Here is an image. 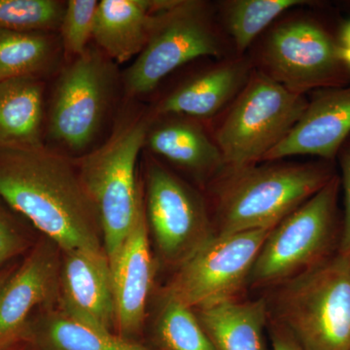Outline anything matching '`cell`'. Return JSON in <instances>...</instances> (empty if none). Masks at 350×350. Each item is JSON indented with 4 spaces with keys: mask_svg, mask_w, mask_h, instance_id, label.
Listing matches in <instances>:
<instances>
[{
    "mask_svg": "<svg viewBox=\"0 0 350 350\" xmlns=\"http://www.w3.org/2000/svg\"><path fill=\"white\" fill-rule=\"evenodd\" d=\"M64 253L59 275L64 314L98 330L111 332L116 312L107 255L83 250Z\"/></svg>",
    "mask_w": 350,
    "mask_h": 350,
    "instance_id": "4fadbf2b",
    "label": "cell"
},
{
    "mask_svg": "<svg viewBox=\"0 0 350 350\" xmlns=\"http://www.w3.org/2000/svg\"><path fill=\"white\" fill-rule=\"evenodd\" d=\"M155 118L152 112L124 120L105 144L78 165L83 187L98 214L110 265L130 234L144 200L137 163Z\"/></svg>",
    "mask_w": 350,
    "mask_h": 350,
    "instance_id": "277c9868",
    "label": "cell"
},
{
    "mask_svg": "<svg viewBox=\"0 0 350 350\" xmlns=\"http://www.w3.org/2000/svg\"><path fill=\"white\" fill-rule=\"evenodd\" d=\"M100 1L69 0L66 2L61 27V42L64 52L77 57L84 54L93 38L94 22Z\"/></svg>",
    "mask_w": 350,
    "mask_h": 350,
    "instance_id": "484cf974",
    "label": "cell"
},
{
    "mask_svg": "<svg viewBox=\"0 0 350 350\" xmlns=\"http://www.w3.org/2000/svg\"><path fill=\"white\" fill-rule=\"evenodd\" d=\"M269 319L304 350H349L350 262L332 255L300 275L267 289Z\"/></svg>",
    "mask_w": 350,
    "mask_h": 350,
    "instance_id": "3957f363",
    "label": "cell"
},
{
    "mask_svg": "<svg viewBox=\"0 0 350 350\" xmlns=\"http://www.w3.org/2000/svg\"><path fill=\"white\" fill-rule=\"evenodd\" d=\"M174 0H103L98 3L93 38L112 62L130 61L144 49L159 14Z\"/></svg>",
    "mask_w": 350,
    "mask_h": 350,
    "instance_id": "2e32d148",
    "label": "cell"
},
{
    "mask_svg": "<svg viewBox=\"0 0 350 350\" xmlns=\"http://www.w3.org/2000/svg\"><path fill=\"white\" fill-rule=\"evenodd\" d=\"M222 48L206 4L174 0L159 14L148 42L124 76L129 96L150 93L175 69L200 57H219Z\"/></svg>",
    "mask_w": 350,
    "mask_h": 350,
    "instance_id": "52a82bcc",
    "label": "cell"
},
{
    "mask_svg": "<svg viewBox=\"0 0 350 350\" xmlns=\"http://www.w3.org/2000/svg\"><path fill=\"white\" fill-rule=\"evenodd\" d=\"M42 338L49 350H149L111 332L80 323L63 312L50 317L44 327Z\"/></svg>",
    "mask_w": 350,
    "mask_h": 350,
    "instance_id": "603a6c76",
    "label": "cell"
},
{
    "mask_svg": "<svg viewBox=\"0 0 350 350\" xmlns=\"http://www.w3.org/2000/svg\"><path fill=\"white\" fill-rule=\"evenodd\" d=\"M110 268L116 325L122 334L130 335L144 325L154 278L144 199L133 229Z\"/></svg>",
    "mask_w": 350,
    "mask_h": 350,
    "instance_id": "5bb4252c",
    "label": "cell"
},
{
    "mask_svg": "<svg viewBox=\"0 0 350 350\" xmlns=\"http://www.w3.org/2000/svg\"><path fill=\"white\" fill-rule=\"evenodd\" d=\"M59 46L53 32L0 29V82L48 72L56 64Z\"/></svg>",
    "mask_w": 350,
    "mask_h": 350,
    "instance_id": "44dd1931",
    "label": "cell"
},
{
    "mask_svg": "<svg viewBox=\"0 0 350 350\" xmlns=\"http://www.w3.org/2000/svg\"><path fill=\"white\" fill-rule=\"evenodd\" d=\"M338 32L314 19L278 25L262 51L265 73L300 94L347 86L350 70L340 59Z\"/></svg>",
    "mask_w": 350,
    "mask_h": 350,
    "instance_id": "ba28073f",
    "label": "cell"
},
{
    "mask_svg": "<svg viewBox=\"0 0 350 350\" xmlns=\"http://www.w3.org/2000/svg\"><path fill=\"white\" fill-rule=\"evenodd\" d=\"M0 198L64 252L105 254L98 214L77 169L45 145L0 149Z\"/></svg>",
    "mask_w": 350,
    "mask_h": 350,
    "instance_id": "6da1fadb",
    "label": "cell"
},
{
    "mask_svg": "<svg viewBox=\"0 0 350 350\" xmlns=\"http://www.w3.org/2000/svg\"><path fill=\"white\" fill-rule=\"evenodd\" d=\"M350 137V84L322 89L284 139L265 156L273 162L294 156H313L334 162Z\"/></svg>",
    "mask_w": 350,
    "mask_h": 350,
    "instance_id": "7c38bea8",
    "label": "cell"
},
{
    "mask_svg": "<svg viewBox=\"0 0 350 350\" xmlns=\"http://www.w3.org/2000/svg\"><path fill=\"white\" fill-rule=\"evenodd\" d=\"M43 84L39 78L0 82V149H31L42 142Z\"/></svg>",
    "mask_w": 350,
    "mask_h": 350,
    "instance_id": "d6986e66",
    "label": "cell"
},
{
    "mask_svg": "<svg viewBox=\"0 0 350 350\" xmlns=\"http://www.w3.org/2000/svg\"><path fill=\"white\" fill-rule=\"evenodd\" d=\"M273 350H304L282 326L269 319Z\"/></svg>",
    "mask_w": 350,
    "mask_h": 350,
    "instance_id": "f1b7e54d",
    "label": "cell"
},
{
    "mask_svg": "<svg viewBox=\"0 0 350 350\" xmlns=\"http://www.w3.org/2000/svg\"><path fill=\"white\" fill-rule=\"evenodd\" d=\"M194 310L215 350H267L269 313L264 298L232 299Z\"/></svg>",
    "mask_w": 350,
    "mask_h": 350,
    "instance_id": "ac0fdd59",
    "label": "cell"
},
{
    "mask_svg": "<svg viewBox=\"0 0 350 350\" xmlns=\"http://www.w3.org/2000/svg\"><path fill=\"white\" fill-rule=\"evenodd\" d=\"M157 333L165 350H215L194 310L165 295Z\"/></svg>",
    "mask_w": 350,
    "mask_h": 350,
    "instance_id": "cb8c5ba5",
    "label": "cell"
},
{
    "mask_svg": "<svg viewBox=\"0 0 350 350\" xmlns=\"http://www.w3.org/2000/svg\"><path fill=\"white\" fill-rule=\"evenodd\" d=\"M55 251L40 245L0 289V349L23 330L34 308L49 301L59 286Z\"/></svg>",
    "mask_w": 350,
    "mask_h": 350,
    "instance_id": "9a60e30c",
    "label": "cell"
},
{
    "mask_svg": "<svg viewBox=\"0 0 350 350\" xmlns=\"http://www.w3.org/2000/svg\"><path fill=\"white\" fill-rule=\"evenodd\" d=\"M66 2L0 0V29L22 32L59 31Z\"/></svg>",
    "mask_w": 350,
    "mask_h": 350,
    "instance_id": "d4e9b609",
    "label": "cell"
},
{
    "mask_svg": "<svg viewBox=\"0 0 350 350\" xmlns=\"http://www.w3.org/2000/svg\"><path fill=\"white\" fill-rule=\"evenodd\" d=\"M349 262H350V255H349Z\"/></svg>",
    "mask_w": 350,
    "mask_h": 350,
    "instance_id": "1f68e13d",
    "label": "cell"
},
{
    "mask_svg": "<svg viewBox=\"0 0 350 350\" xmlns=\"http://www.w3.org/2000/svg\"><path fill=\"white\" fill-rule=\"evenodd\" d=\"M23 248V241L20 234L0 209V265L17 255Z\"/></svg>",
    "mask_w": 350,
    "mask_h": 350,
    "instance_id": "83f0119b",
    "label": "cell"
},
{
    "mask_svg": "<svg viewBox=\"0 0 350 350\" xmlns=\"http://www.w3.org/2000/svg\"><path fill=\"white\" fill-rule=\"evenodd\" d=\"M145 211L161 256L179 267L215 236L204 200L178 176L149 163Z\"/></svg>",
    "mask_w": 350,
    "mask_h": 350,
    "instance_id": "8fae6325",
    "label": "cell"
},
{
    "mask_svg": "<svg viewBox=\"0 0 350 350\" xmlns=\"http://www.w3.org/2000/svg\"><path fill=\"white\" fill-rule=\"evenodd\" d=\"M336 174L317 194L271 230L258 253L247 287L269 289L331 257L340 243Z\"/></svg>",
    "mask_w": 350,
    "mask_h": 350,
    "instance_id": "5b68a950",
    "label": "cell"
},
{
    "mask_svg": "<svg viewBox=\"0 0 350 350\" xmlns=\"http://www.w3.org/2000/svg\"><path fill=\"white\" fill-rule=\"evenodd\" d=\"M116 82L114 64L98 48L88 47L57 79L50 107V137L71 151L96 138Z\"/></svg>",
    "mask_w": 350,
    "mask_h": 350,
    "instance_id": "9c48e42d",
    "label": "cell"
},
{
    "mask_svg": "<svg viewBox=\"0 0 350 350\" xmlns=\"http://www.w3.org/2000/svg\"><path fill=\"white\" fill-rule=\"evenodd\" d=\"M349 350H350V347H349Z\"/></svg>",
    "mask_w": 350,
    "mask_h": 350,
    "instance_id": "d6a6232c",
    "label": "cell"
},
{
    "mask_svg": "<svg viewBox=\"0 0 350 350\" xmlns=\"http://www.w3.org/2000/svg\"><path fill=\"white\" fill-rule=\"evenodd\" d=\"M7 276L6 275H0V289H1V287L3 286L4 283H5L7 280Z\"/></svg>",
    "mask_w": 350,
    "mask_h": 350,
    "instance_id": "4dcf8cb0",
    "label": "cell"
},
{
    "mask_svg": "<svg viewBox=\"0 0 350 350\" xmlns=\"http://www.w3.org/2000/svg\"><path fill=\"white\" fill-rule=\"evenodd\" d=\"M340 59L350 70V20L340 27L338 32Z\"/></svg>",
    "mask_w": 350,
    "mask_h": 350,
    "instance_id": "f546056e",
    "label": "cell"
},
{
    "mask_svg": "<svg viewBox=\"0 0 350 350\" xmlns=\"http://www.w3.org/2000/svg\"><path fill=\"white\" fill-rule=\"evenodd\" d=\"M269 232L215 234L178 267L165 295L192 310L239 298Z\"/></svg>",
    "mask_w": 350,
    "mask_h": 350,
    "instance_id": "30bf717a",
    "label": "cell"
},
{
    "mask_svg": "<svg viewBox=\"0 0 350 350\" xmlns=\"http://www.w3.org/2000/svg\"><path fill=\"white\" fill-rule=\"evenodd\" d=\"M251 72L243 59L225 62L175 89L157 105L153 114L208 118L241 93Z\"/></svg>",
    "mask_w": 350,
    "mask_h": 350,
    "instance_id": "e0dca14e",
    "label": "cell"
},
{
    "mask_svg": "<svg viewBox=\"0 0 350 350\" xmlns=\"http://www.w3.org/2000/svg\"><path fill=\"white\" fill-rule=\"evenodd\" d=\"M152 152L198 176L219 174L225 167L222 154L202 126L174 119L158 126L152 125L146 144Z\"/></svg>",
    "mask_w": 350,
    "mask_h": 350,
    "instance_id": "ffe728a7",
    "label": "cell"
},
{
    "mask_svg": "<svg viewBox=\"0 0 350 350\" xmlns=\"http://www.w3.org/2000/svg\"><path fill=\"white\" fill-rule=\"evenodd\" d=\"M308 101L265 73L252 71L216 133L225 167L264 160L305 111Z\"/></svg>",
    "mask_w": 350,
    "mask_h": 350,
    "instance_id": "8992f818",
    "label": "cell"
},
{
    "mask_svg": "<svg viewBox=\"0 0 350 350\" xmlns=\"http://www.w3.org/2000/svg\"><path fill=\"white\" fill-rule=\"evenodd\" d=\"M342 176H340V187L344 189L345 213L340 229V243L338 252L350 255V137L342 145L338 154Z\"/></svg>",
    "mask_w": 350,
    "mask_h": 350,
    "instance_id": "4316f807",
    "label": "cell"
},
{
    "mask_svg": "<svg viewBox=\"0 0 350 350\" xmlns=\"http://www.w3.org/2000/svg\"><path fill=\"white\" fill-rule=\"evenodd\" d=\"M305 0H234L226 2L224 18L239 53H243L284 11L305 5Z\"/></svg>",
    "mask_w": 350,
    "mask_h": 350,
    "instance_id": "7402d4cb",
    "label": "cell"
},
{
    "mask_svg": "<svg viewBox=\"0 0 350 350\" xmlns=\"http://www.w3.org/2000/svg\"><path fill=\"white\" fill-rule=\"evenodd\" d=\"M333 162L226 167L215 186L216 236L271 230L324 187Z\"/></svg>",
    "mask_w": 350,
    "mask_h": 350,
    "instance_id": "7a4b0ae2",
    "label": "cell"
}]
</instances>
